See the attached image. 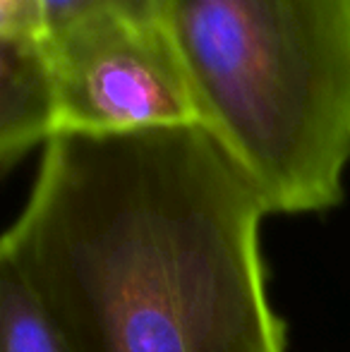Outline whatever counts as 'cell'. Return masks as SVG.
I'll use <instances>...</instances> for the list:
<instances>
[{
  "instance_id": "cell-4",
  "label": "cell",
  "mask_w": 350,
  "mask_h": 352,
  "mask_svg": "<svg viewBox=\"0 0 350 352\" xmlns=\"http://www.w3.org/2000/svg\"><path fill=\"white\" fill-rule=\"evenodd\" d=\"M56 135V89L43 36H0V168Z\"/></svg>"
},
{
  "instance_id": "cell-7",
  "label": "cell",
  "mask_w": 350,
  "mask_h": 352,
  "mask_svg": "<svg viewBox=\"0 0 350 352\" xmlns=\"http://www.w3.org/2000/svg\"><path fill=\"white\" fill-rule=\"evenodd\" d=\"M0 36H46L41 0H0Z\"/></svg>"
},
{
  "instance_id": "cell-6",
  "label": "cell",
  "mask_w": 350,
  "mask_h": 352,
  "mask_svg": "<svg viewBox=\"0 0 350 352\" xmlns=\"http://www.w3.org/2000/svg\"><path fill=\"white\" fill-rule=\"evenodd\" d=\"M41 14L43 32L48 36L98 14L161 19V0H41Z\"/></svg>"
},
{
  "instance_id": "cell-5",
  "label": "cell",
  "mask_w": 350,
  "mask_h": 352,
  "mask_svg": "<svg viewBox=\"0 0 350 352\" xmlns=\"http://www.w3.org/2000/svg\"><path fill=\"white\" fill-rule=\"evenodd\" d=\"M0 352H67L56 324L0 235Z\"/></svg>"
},
{
  "instance_id": "cell-3",
  "label": "cell",
  "mask_w": 350,
  "mask_h": 352,
  "mask_svg": "<svg viewBox=\"0 0 350 352\" xmlns=\"http://www.w3.org/2000/svg\"><path fill=\"white\" fill-rule=\"evenodd\" d=\"M43 38L56 89V135L199 125L187 74L161 19L98 14Z\"/></svg>"
},
{
  "instance_id": "cell-1",
  "label": "cell",
  "mask_w": 350,
  "mask_h": 352,
  "mask_svg": "<svg viewBox=\"0 0 350 352\" xmlns=\"http://www.w3.org/2000/svg\"><path fill=\"white\" fill-rule=\"evenodd\" d=\"M264 216L201 125L61 132L3 240L67 352H285Z\"/></svg>"
},
{
  "instance_id": "cell-2",
  "label": "cell",
  "mask_w": 350,
  "mask_h": 352,
  "mask_svg": "<svg viewBox=\"0 0 350 352\" xmlns=\"http://www.w3.org/2000/svg\"><path fill=\"white\" fill-rule=\"evenodd\" d=\"M199 125L266 213L343 201L350 163V0H161Z\"/></svg>"
}]
</instances>
